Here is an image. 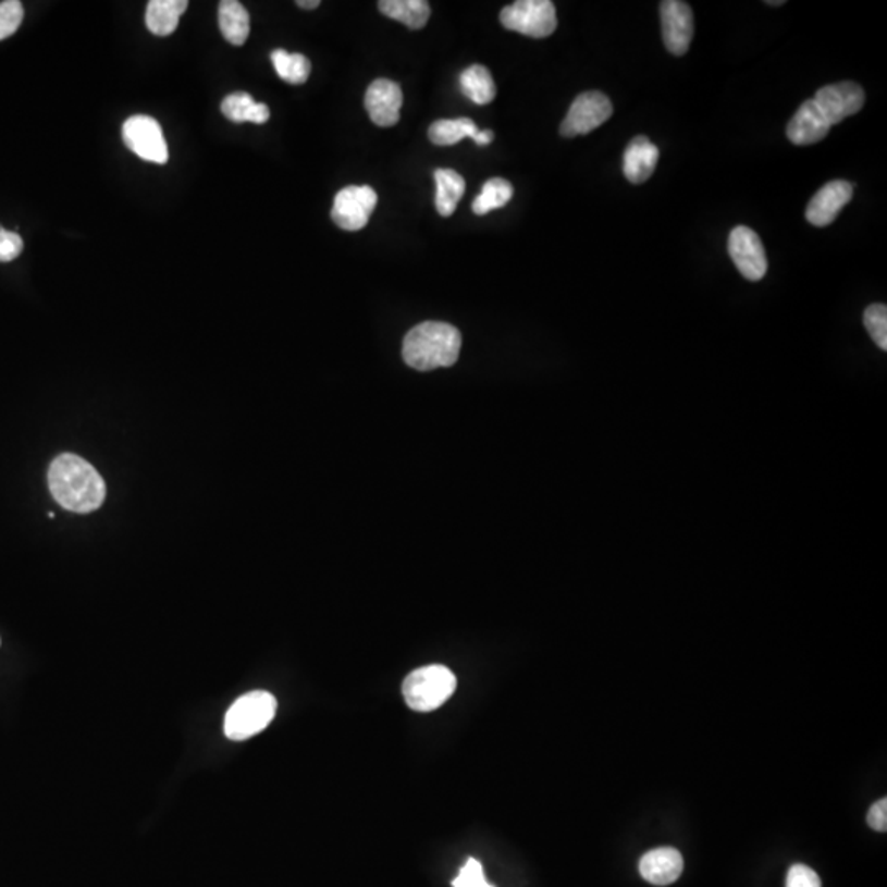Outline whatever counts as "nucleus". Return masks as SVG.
Returning a JSON list of instances; mask_svg holds the SVG:
<instances>
[{"label": "nucleus", "instance_id": "obj_1", "mask_svg": "<svg viewBox=\"0 0 887 887\" xmlns=\"http://www.w3.org/2000/svg\"><path fill=\"white\" fill-rule=\"evenodd\" d=\"M48 486L67 512H95L106 498V483L98 470L74 454H61L51 463Z\"/></svg>", "mask_w": 887, "mask_h": 887}, {"label": "nucleus", "instance_id": "obj_2", "mask_svg": "<svg viewBox=\"0 0 887 887\" xmlns=\"http://www.w3.org/2000/svg\"><path fill=\"white\" fill-rule=\"evenodd\" d=\"M463 337L447 322L428 321L416 325L403 341V359L412 369L428 372L453 367L459 359Z\"/></svg>", "mask_w": 887, "mask_h": 887}, {"label": "nucleus", "instance_id": "obj_3", "mask_svg": "<svg viewBox=\"0 0 887 887\" xmlns=\"http://www.w3.org/2000/svg\"><path fill=\"white\" fill-rule=\"evenodd\" d=\"M457 689V679L446 666L419 667L403 682V697L415 712H432L444 705Z\"/></svg>", "mask_w": 887, "mask_h": 887}, {"label": "nucleus", "instance_id": "obj_4", "mask_svg": "<svg viewBox=\"0 0 887 887\" xmlns=\"http://www.w3.org/2000/svg\"><path fill=\"white\" fill-rule=\"evenodd\" d=\"M275 697L264 690L245 693L235 700L225 715L224 731L229 740L244 741L263 731L276 714Z\"/></svg>", "mask_w": 887, "mask_h": 887}, {"label": "nucleus", "instance_id": "obj_5", "mask_svg": "<svg viewBox=\"0 0 887 887\" xmlns=\"http://www.w3.org/2000/svg\"><path fill=\"white\" fill-rule=\"evenodd\" d=\"M503 27L532 38H546L556 32V5L551 0H518L500 14Z\"/></svg>", "mask_w": 887, "mask_h": 887}, {"label": "nucleus", "instance_id": "obj_6", "mask_svg": "<svg viewBox=\"0 0 887 887\" xmlns=\"http://www.w3.org/2000/svg\"><path fill=\"white\" fill-rule=\"evenodd\" d=\"M379 205V196L370 186H347L335 195L332 221L347 232L362 231Z\"/></svg>", "mask_w": 887, "mask_h": 887}, {"label": "nucleus", "instance_id": "obj_7", "mask_svg": "<svg viewBox=\"0 0 887 887\" xmlns=\"http://www.w3.org/2000/svg\"><path fill=\"white\" fill-rule=\"evenodd\" d=\"M613 115V106L603 93L589 91L577 96L570 106L563 125L560 135L566 138L579 137L605 124Z\"/></svg>", "mask_w": 887, "mask_h": 887}, {"label": "nucleus", "instance_id": "obj_8", "mask_svg": "<svg viewBox=\"0 0 887 887\" xmlns=\"http://www.w3.org/2000/svg\"><path fill=\"white\" fill-rule=\"evenodd\" d=\"M124 144L141 160L164 164L168 145L160 124L150 115H132L122 127Z\"/></svg>", "mask_w": 887, "mask_h": 887}, {"label": "nucleus", "instance_id": "obj_9", "mask_svg": "<svg viewBox=\"0 0 887 887\" xmlns=\"http://www.w3.org/2000/svg\"><path fill=\"white\" fill-rule=\"evenodd\" d=\"M728 254L737 264L741 275L750 282H760L766 276L767 258L763 242L750 227H735L728 238Z\"/></svg>", "mask_w": 887, "mask_h": 887}, {"label": "nucleus", "instance_id": "obj_10", "mask_svg": "<svg viewBox=\"0 0 887 887\" xmlns=\"http://www.w3.org/2000/svg\"><path fill=\"white\" fill-rule=\"evenodd\" d=\"M863 87L857 83H837L818 89L812 101L824 115L828 125L840 124L850 115L858 114L864 106Z\"/></svg>", "mask_w": 887, "mask_h": 887}, {"label": "nucleus", "instance_id": "obj_11", "mask_svg": "<svg viewBox=\"0 0 887 887\" xmlns=\"http://www.w3.org/2000/svg\"><path fill=\"white\" fill-rule=\"evenodd\" d=\"M661 22L667 51L676 57L686 54L693 37V14L690 5L680 0L661 2Z\"/></svg>", "mask_w": 887, "mask_h": 887}, {"label": "nucleus", "instance_id": "obj_12", "mask_svg": "<svg viewBox=\"0 0 887 887\" xmlns=\"http://www.w3.org/2000/svg\"><path fill=\"white\" fill-rule=\"evenodd\" d=\"M367 112L373 124L379 127H393L398 124L403 106V93L399 84L390 79H377L367 89L364 99Z\"/></svg>", "mask_w": 887, "mask_h": 887}, {"label": "nucleus", "instance_id": "obj_13", "mask_svg": "<svg viewBox=\"0 0 887 887\" xmlns=\"http://www.w3.org/2000/svg\"><path fill=\"white\" fill-rule=\"evenodd\" d=\"M853 193L854 186L843 180L827 183L809 202L805 218L815 227H827L851 201Z\"/></svg>", "mask_w": 887, "mask_h": 887}, {"label": "nucleus", "instance_id": "obj_14", "mask_svg": "<svg viewBox=\"0 0 887 887\" xmlns=\"http://www.w3.org/2000/svg\"><path fill=\"white\" fill-rule=\"evenodd\" d=\"M683 871V858L676 848H656L648 851L640 860V873L654 886L676 883Z\"/></svg>", "mask_w": 887, "mask_h": 887}, {"label": "nucleus", "instance_id": "obj_15", "mask_svg": "<svg viewBox=\"0 0 887 887\" xmlns=\"http://www.w3.org/2000/svg\"><path fill=\"white\" fill-rule=\"evenodd\" d=\"M830 125L818 111L815 102L805 101L787 125V137L793 145H814L824 140L830 132Z\"/></svg>", "mask_w": 887, "mask_h": 887}, {"label": "nucleus", "instance_id": "obj_16", "mask_svg": "<svg viewBox=\"0 0 887 887\" xmlns=\"http://www.w3.org/2000/svg\"><path fill=\"white\" fill-rule=\"evenodd\" d=\"M660 161V150L650 138L640 135L628 144L624 157V173L633 185L646 183Z\"/></svg>", "mask_w": 887, "mask_h": 887}, {"label": "nucleus", "instance_id": "obj_17", "mask_svg": "<svg viewBox=\"0 0 887 887\" xmlns=\"http://www.w3.org/2000/svg\"><path fill=\"white\" fill-rule=\"evenodd\" d=\"M188 9L186 0H151L147 8L148 30L157 37H168L176 30L180 19Z\"/></svg>", "mask_w": 887, "mask_h": 887}, {"label": "nucleus", "instance_id": "obj_18", "mask_svg": "<svg viewBox=\"0 0 887 887\" xmlns=\"http://www.w3.org/2000/svg\"><path fill=\"white\" fill-rule=\"evenodd\" d=\"M434 180L435 208L442 218H449L456 212L457 205L466 193V180L449 168L435 170Z\"/></svg>", "mask_w": 887, "mask_h": 887}, {"label": "nucleus", "instance_id": "obj_19", "mask_svg": "<svg viewBox=\"0 0 887 887\" xmlns=\"http://www.w3.org/2000/svg\"><path fill=\"white\" fill-rule=\"evenodd\" d=\"M219 27L229 44L242 47L250 34V15L237 0H224L219 5Z\"/></svg>", "mask_w": 887, "mask_h": 887}, {"label": "nucleus", "instance_id": "obj_20", "mask_svg": "<svg viewBox=\"0 0 887 887\" xmlns=\"http://www.w3.org/2000/svg\"><path fill=\"white\" fill-rule=\"evenodd\" d=\"M379 11L411 30L424 27L431 17V5L426 0H382Z\"/></svg>", "mask_w": 887, "mask_h": 887}, {"label": "nucleus", "instance_id": "obj_21", "mask_svg": "<svg viewBox=\"0 0 887 887\" xmlns=\"http://www.w3.org/2000/svg\"><path fill=\"white\" fill-rule=\"evenodd\" d=\"M222 114L235 124H264L270 119L269 106L255 102L247 93H234L222 101Z\"/></svg>", "mask_w": 887, "mask_h": 887}, {"label": "nucleus", "instance_id": "obj_22", "mask_svg": "<svg viewBox=\"0 0 887 887\" xmlns=\"http://www.w3.org/2000/svg\"><path fill=\"white\" fill-rule=\"evenodd\" d=\"M460 91L479 106L490 104L495 99L496 86L489 67L472 64L459 77Z\"/></svg>", "mask_w": 887, "mask_h": 887}, {"label": "nucleus", "instance_id": "obj_23", "mask_svg": "<svg viewBox=\"0 0 887 887\" xmlns=\"http://www.w3.org/2000/svg\"><path fill=\"white\" fill-rule=\"evenodd\" d=\"M479 127L473 124V121L467 118L460 119H446V121H438L429 127V140L439 147H451V145L459 144L464 138H476L479 134Z\"/></svg>", "mask_w": 887, "mask_h": 887}, {"label": "nucleus", "instance_id": "obj_24", "mask_svg": "<svg viewBox=\"0 0 887 887\" xmlns=\"http://www.w3.org/2000/svg\"><path fill=\"white\" fill-rule=\"evenodd\" d=\"M513 198L512 183L503 177H492L483 185L482 192L473 201L472 209L477 215H485L495 209L505 208Z\"/></svg>", "mask_w": 887, "mask_h": 887}, {"label": "nucleus", "instance_id": "obj_25", "mask_svg": "<svg viewBox=\"0 0 887 887\" xmlns=\"http://www.w3.org/2000/svg\"><path fill=\"white\" fill-rule=\"evenodd\" d=\"M272 63L279 76L289 84L306 83L309 74H311V63H309L308 58L298 53H288V51L282 50V48L273 51Z\"/></svg>", "mask_w": 887, "mask_h": 887}, {"label": "nucleus", "instance_id": "obj_26", "mask_svg": "<svg viewBox=\"0 0 887 887\" xmlns=\"http://www.w3.org/2000/svg\"><path fill=\"white\" fill-rule=\"evenodd\" d=\"M864 328L880 350H887V308L886 305H871L863 316Z\"/></svg>", "mask_w": 887, "mask_h": 887}, {"label": "nucleus", "instance_id": "obj_27", "mask_svg": "<svg viewBox=\"0 0 887 887\" xmlns=\"http://www.w3.org/2000/svg\"><path fill=\"white\" fill-rule=\"evenodd\" d=\"M24 21V5L19 0L0 2V40L12 37Z\"/></svg>", "mask_w": 887, "mask_h": 887}, {"label": "nucleus", "instance_id": "obj_28", "mask_svg": "<svg viewBox=\"0 0 887 887\" xmlns=\"http://www.w3.org/2000/svg\"><path fill=\"white\" fill-rule=\"evenodd\" d=\"M454 887H493L492 884L486 883L483 866L476 858H469L460 867L459 876L453 880Z\"/></svg>", "mask_w": 887, "mask_h": 887}, {"label": "nucleus", "instance_id": "obj_29", "mask_svg": "<svg viewBox=\"0 0 887 887\" xmlns=\"http://www.w3.org/2000/svg\"><path fill=\"white\" fill-rule=\"evenodd\" d=\"M786 887H822V880L812 867L793 864L787 873Z\"/></svg>", "mask_w": 887, "mask_h": 887}, {"label": "nucleus", "instance_id": "obj_30", "mask_svg": "<svg viewBox=\"0 0 887 887\" xmlns=\"http://www.w3.org/2000/svg\"><path fill=\"white\" fill-rule=\"evenodd\" d=\"M24 250V241L15 232L0 229V261H12Z\"/></svg>", "mask_w": 887, "mask_h": 887}, {"label": "nucleus", "instance_id": "obj_31", "mask_svg": "<svg viewBox=\"0 0 887 887\" xmlns=\"http://www.w3.org/2000/svg\"><path fill=\"white\" fill-rule=\"evenodd\" d=\"M866 821L873 830H887V799H880V801L874 802L873 808L867 812Z\"/></svg>", "mask_w": 887, "mask_h": 887}, {"label": "nucleus", "instance_id": "obj_32", "mask_svg": "<svg viewBox=\"0 0 887 887\" xmlns=\"http://www.w3.org/2000/svg\"><path fill=\"white\" fill-rule=\"evenodd\" d=\"M493 137H495V135H493L492 131H480L477 137L473 138V141H476L477 145H489L492 144Z\"/></svg>", "mask_w": 887, "mask_h": 887}, {"label": "nucleus", "instance_id": "obj_33", "mask_svg": "<svg viewBox=\"0 0 887 887\" xmlns=\"http://www.w3.org/2000/svg\"><path fill=\"white\" fill-rule=\"evenodd\" d=\"M296 5H298V8L306 9V11H312V9H318L319 5H321V2H319V0H298Z\"/></svg>", "mask_w": 887, "mask_h": 887}, {"label": "nucleus", "instance_id": "obj_34", "mask_svg": "<svg viewBox=\"0 0 887 887\" xmlns=\"http://www.w3.org/2000/svg\"><path fill=\"white\" fill-rule=\"evenodd\" d=\"M766 4L774 5V8H777V5H784L786 4V2H784V0H776V2H766Z\"/></svg>", "mask_w": 887, "mask_h": 887}]
</instances>
